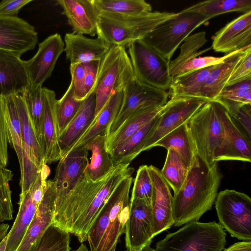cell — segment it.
<instances>
[{
    "mask_svg": "<svg viewBox=\"0 0 251 251\" xmlns=\"http://www.w3.org/2000/svg\"><path fill=\"white\" fill-rule=\"evenodd\" d=\"M152 240L148 242L139 251H154V249L151 246ZM125 251H130L126 249Z\"/></svg>",
    "mask_w": 251,
    "mask_h": 251,
    "instance_id": "56",
    "label": "cell"
},
{
    "mask_svg": "<svg viewBox=\"0 0 251 251\" xmlns=\"http://www.w3.org/2000/svg\"><path fill=\"white\" fill-rule=\"evenodd\" d=\"M129 165H119L114 167L88 208L74 225L71 234H74L80 243L87 240L88 234L99 213L115 189L122 180L134 173V168Z\"/></svg>",
    "mask_w": 251,
    "mask_h": 251,
    "instance_id": "13",
    "label": "cell"
},
{
    "mask_svg": "<svg viewBox=\"0 0 251 251\" xmlns=\"http://www.w3.org/2000/svg\"><path fill=\"white\" fill-rule=\"evenodd\" d=\"M148 167L153 185L151 205L154 237L174 225L173 196L160 170L152 165Z\"/></svg>",
    "mask_w": 251,
    "mask_h": 251,
    "instance_id": "18",
    "label": "cell"
},
{
    "mask_svg": "<svg viewBox=\"0 0 251 251\" xmlns=\"http://www.w3.org/2000/svg\"><path fill=\"white\" fill-rule=\"evenodd\" d=\"M55 200L54 184L53 180H47L44 197L16 251H31L45 231L52 224Z\"/></svg>",
    "mask_w": 251,
    "mask_h": 251,
    "instance_id": "21",
    "label": "cell"
},
{
    "mask_svg": "<svg viewBox=\"0 0 251 251\" xmlns=\"http://www.w3.org/2000/svg\"><path fill=\"white\" fill-rule=\"evenodd\" d=\"M132 182V175L122 180L101 209L88 236L90 251H116L128 218Z\"/></svg>",
    "mask_w": 251,
    "mask_h": 251,
    "instance_id": "2",
    "label": "cell"
},
{
    "mask_svg": "<svg viewBox=\"0 0 251 251\" xmlns=\"http://www.w3.org/2000/svg\"><path fill=\"white\" fill-rule=\"evenodd\" d=\"M222 177L217 162L208 165L199 157L195 159L183 186L173 197L175 226L198 221L212 208Z\"/></svg>",
    "mask_w": 251,
    "mask_h": 251,
    "instance_id": "1",
    "label": "cell"
},
{
    "mask_svg": "<svg viewBox=\"0 0 251 251\" xmlns=\"http://www.w3.org/2000/svg\"><path fill=\"white\" fill-rule=\"evenodd\" d=\"M13 176L11 170L6 168L0 169V222L13 219V208L9 186Z\"/></svg>",
    "mask_w": 251,
    "mask_h": 251,
    "instance_id": "45",
    "label": "cell"
},
{
    "mask_svg": "<svg viewBox=\"0 0 251 251\" xmlns=\"http://www.w3.org/2000/svg\"><path fill=\"white\" fill-rule=\"evenodd\" d=\"M160 113L109 154L114 166L130 164L142 152L147 140L158 123Z\"/></svg>",
    "mask_w": 251,
    "mask_h": 251,
    "instance_id": "32",
    "label": "cell"
},
{
    "mask_svg": "<svg viewBox=\"0 0 251 251\" xmlns=\"http://www.w3.org/2000/svg\"><path fill=\"white\" fill-rule=\"evenodd\" d=\"M64 47L58 33L49 36L39 44L36 54L29 60L25 61L30 87H42L45 81L50 76Z\"/></svg>",
    "mask_w": 251,
    "mask_h": 251,
    "instance_id": "16",
    "label": "cell"
},
{
    "mask_svg": "<svg viewBox=\"0 0 251 251\" xmlns=\"http://www.w3.org/2000/svg\"><path fill=\"white\" fill-rule=\"evenodd\" d=\"M120 109L106 130V138L112 134L131 115L139 111L164 106L169 93L141 83L135 78L124 89Z\"/></svg>",
    "mask_w": 251,
    "mask_h": 251,
    "instance_id": "11",
    "label": "cell"
},
{
    "mask_svg": "<svg viewBox=\"0 0 251 251\" xmlns=\"http://www.w3.org/2000/svg\"><path fill=\"white\" fill-rule=\"evenodd\" d=\"M124 95L123 90L116 92L110 98L101 110L95 117L89 126L67 153L73 150L82 148L98 135H106L107 127L115 119L120 109Z\"/></svg>",
    "mask_w": 251,
    "mask_h": 251,
    "instance_id": "28",
    "label": "cell"
},
{
    "mask_svg": "<svg viewBox=\"0 0 251 251\" xmlns=\"http://www.w3.org/2000/svg\"><path fill=\"white\" fill-rule=\"evenodd\" d=\"M216 106L222 125L224 137L214 153V162L238 160L251 162V141L239 129L222 105L216 101Z\"/></svg>",
    "mask_w": 251,
    "mask_h": 251,
    "instance_id": "14",
    "label": "cell"
},
{
    "mask_svg": "<svg viewBox=\"0 0 251 251\" xmlns=\"http://www.w3.org/2000/svg\"><path fill=\"white\" fill-rule=\"evenodd\" d=\"M153 185L148 165L139 167L134 180L130 200L143 199L151 201Z\"/></svg>",
    "mask_w": 251,
    "mask_h": 251,
    "instance_id": "46",
    "label": "cell"
},
{
    "mask_svg": "<svg viewBox=\"0 0 251 251\" xmlns=\"http://www.w3.org/2000/svg\"><path fill=\"white\" fill-rule=\"evenodd\" d=\"M20 57L0 50V97L20 94L30 87L25 61Z\"/></svg>",
    "mask_w": 251,
    "mask_h": 251,
    "instance_id": "22",
    "label": "cell"
},
{
    "mask_svg": "<svg viewBox=\"0 0 251 251\" xmlns=\"http://www.w3.org/2000/svg\"><path fill=\"white\" fill-rule=\"evenodd\" d=\"M106 134L100 135L82 147L92 152L90 162H88L84 171L94 182L107 176L115 167L106 150Z\"/></svg>",
    "mask_w": 251,
    "mask_h": 251,
    "instance_id": "33",
    "label": "cell"
},
{
    "mask_svg": "<svg viewBox=\"0 0 251 251\" xmlns=\"http://www.w3.org/2000/svg\"><path fill=\"white\" fill-rule=\"evenodd\" d=\"M231 117L239 129L251 141V105L243 106Z\"/></svg>",
    "mask_w": 251,
    "mask_h": 251,
    "instance_id": "52",
    "label": "cell"
},
{
    "mask_svg": "<svg viewBox=\"0 0 251 251\" xmlns=\"http://www.w3.org/2000/svg\"><path fill=\"white\" fill-rule=\"evenodd\" d=\"M31 0H3L0 3V14L16 17L20 10Z\"/></svg>",
    "mask_w": 251,
    "mask_h": 251,
    "instance_id": "53",
    "label": "cell"
},
{
    "mask_svg": "<svg viewBox=\"0 0 251 251\" xmlns=\"http://www.w3.org/2000/svg\"><path fill=\"white\" fill-rule=\"evenodd\" d=\"M157 146L174 151L181 158L188 169L198 157L187 123L168 133L157 141L153 147Z\"/></svg>",
    "mask_w": 251,
    "mask_h": 251,
    "instance_id": "31",
    "label": "cell"
},
{
    "mask_svg": "<svg viewBox=\"0 0 251 251\" xmlns=\"http://www.w3.org/2000/svg\"><path fill=\"white\" fill-rule=\"evenodd\" d=\"M83 101L75 98L71 83L62 97L56 100L55 111L59 136L76 115Z\"/></svg>",
    "mask_w": 251,
    "mask_h": 251,
    "instance_id": "43",
    "label": "cell"
},
{
    "mask_svg": "<svg viewBox=\"0 0 251 251\" xmlns=\"http://www.w3.org/2000/svg\"><path fill=\"white\" fill-rule=\"evenodd\" d=\"M224 251H251V241H243L234 243Z\"/></svg>",
    "mask_w": 251,
    "mask_h": 251,
    "instance_id": "54",
    "label": "cell"
},
{
    "mask_svg": "<svg viewBox=\"0 0 251 251\" xmlns=\"http://www.w3.org/2000/svg\"><path fill=\"white\" fill-rule=\"evenodd\" d=\"M251 46V11L227 24L213 37L211 48L228 54Z\"/></svg>",
    "mask_w": 251,
    "mask_h": 251,
    "instance_id": "20",
    "label": "cell"
},
{
    "mask_svg": "<svg viewBox=\"0 0 251 251\" xmlns=\"http://www.w3.org/2000/svg\"><path fill=\"white\" fill-rule=\"evenodd\" d=\"M101 60H94L85 63L86 73L84 83V96L86 99L94 92L98 76Z\"/></svg>",
    "mask_w": 251,
    "mask_h": 251,
    "instance_id": "51",
    "label": "cell"
},
{
    "mask_svg": "<svg viewBox=\"0 0 251 251\" xmlns=\"http://www.w3.org/2000/svg\"><path fill=\"white\" fill-rule=\"evenodd\" d=\"M214 65L177 76L172 79L169 95L171 98L200 97L203 82Z\"/></svg>",
    "mask_w": 251,
    "mask_h": 251,
    "instance_id": "35",
    "label": "cell"
},
{
    "mask_svg": "<svg viewBox=\"0 0 251 251\" xmlns=\"http://www.w3.org/2000/svg\"><path fill=\"white\" fill-rule=\"evenodd\" d=\"M6 108V120L8 130L9 144L15 150L20 166L30 158L26 146L23 140L21 126L13 95L4 97Z\"/></svg>",
    "mask_w": 251,
    "mask_h": 251,
    "instance_id": "39",
    "label": "cell"
},
{
    "mask_svg": "<svg viewBox=\"0 0 251 251\" xmlns=\"http://www.w3.org/2000/svg\"><path fill=\"white\" fill-rule=\"evenodd\" d=\"M9 225L7 224L0 223V242L7 234Z\"/></svg>",
    "mask_w": 251,
    "mask_h": 251,
    "instance_id": "55",
    "label": "cell"
},
{
    "mask_svg": "<svg viewBox=\"0 0 251 251\" xmlns=\"http://www.w3.org/2000/svg\"><path fill=\"white\" fill-rule=\"evenodd\" d=\"M38 42L34 27L18 16L0 14V50L20 56L33 50Z\"/></svg>",
    "mask_w": 251,
    "mask_h": 251,
    "instance_id": "17",
    "label": "cell"
},
{
    "mask_svg": "<svg viewBox=\"0 0 251 251\" xmlns=\"http://www.w3.org/2000/svg\"><path fill=\"white\" fill-rule=\"evenodd\" d=\"M56 2L62 8V14L67 17L73 33L97 34L100 12L94 0H58Z\"/></svg>",
    "mask_w": 251,
    "mask_h": 251,
    "instance_id": "23",
    "label": "cell"
},
{
    "mask_svg": "<svg viewBox=\"0 0 251 251\" xmlns=\"http://www.w3.org/2000/svg\"><path fill=\"white\" fill-rule=\"evenodd\" d=\"M164 106L145 109L129 117L110 136L106 138V150L110 154L128 138L151 121L164 108Z\"/></svg>",
    "mask_w": 251,
    "mask_h": 251,
    "instance_id": "34",
    "label": "cell"
},
{
    "mask_svg": "<svg viewBox=\"0 0 251 251\" xmlns=\"http://www.w3.org/2000/svg\"><path fill=\"white\" fill-rule=\"evenodd\" d=\"M100 12L138 15L151 12V6L144 0H94Z\"/></svg>",
    "mask_w": 251,
    "mask_h": 251,
    "instance_id": "40",
    "label": "cell"
},
{
    "mask_svg": "<svg viewBox=\"0 0 251 251\" xmlns=\"http://www.w3.org/2000/svg\"><path fill=\"white\" fill-rule=\"evenodd\" d=\"M206 99L194 97L171 98L164 105L158 123L147 140L143 151L153 148L155 143L169 132L187 123L206 102Z\"/></svg>",
    "mask_w": 251,
    "mask_h": 251,
    "instance_id": "12",
    "label": "cell"
},
{
    "mask_svg": "<svg viewBox=\"0 0 251 251\" xmlns=\"http://www.w3.org/2000/svg\"><path fill=\"white\" fill-rule=\"evenodd\" d=\"M20 122L22 135L32 162L38 168L44 166L43 151L21 93L13 95Z\"/></svg>",
    "mask_w": 251,
    "mask_h": 251,
    "instance_id": "30",
    "label": "cell"
},
{
    "mask_svg": "<svg viewBox=\"0 0 251 251\" xmlns=\"http://www.w3.org/2000/svg\"><path fill=\"white\" fill-rule=\"evenodd\" d=\"M161 174L176 193L183 186L187 175L188 168L181 158L171 150H168L166 160Z\"/></svg>",
    "mask_w": 251,
    "mask_h": 251,
    "instance_id": "41",
    "label": "cell"
},
{
    "mask_svg": "<svg viewBox=\"0 0 251 251\" xmlns=\"http://www.w3.org/2000/svg\"><path fill=\"white\" fill-rule=\"evenodd\" d=\"M175 14L158 11L138 15L100 12L97 35L110 47H125L135 41L143 39L158 25Z\"/></svg>",
    "mask_w": 251,
    "mask_h": 251,
    "instance_id": "3",
    "label": "cell"
},
{
    "mask_svg": "<svg viewBox=\"0 0 251 251\" xmlns=\"http://www.w3.org/2000/svg\"><path fill=\"white\" fill-rule=\"evenodd\" d=\"M227 55V54L222 57L206 56L196 57L183 67L177 76L217 64L223 61Z\"/></svg>",
    "mask_w": 251,
    "mask_h": 251,
    "instance_id": "50",
    "label": "cell"
},
{
    "mask_svg": "<svg viewBox=\"0 0 251 251\" xmlns=\"http://www.w3.org/2000/svg\"><path fill=\"white\" fill-rule=\"evenodd\" d=\"M222 105L231 117L245 105H251V78L226 86L213 100Z\"/></svg>",
    "mask_w": 251,
    "mask_h": 251,
    "instance_id": "36",
    "label": "cell"
},
{
    "mask_svg": "<svg viewBox=\"0 0 251 251\" xmlns=\"http://www.w3.org/2000/svg\"><path fill=\"white\" fill-rule=\"evenodd\" d=\"M135 79L142 83L167 91L172 78L169 62L142 40L127 46Z\"/></svg>",
    "mask_w": 251,
    "mask_h": 251,
    "instance_id": "9",
    "label": "cell"
},
{
    "mask_svg": "<svg viewBox=\"0 0 251 251\" xmlns=\"http://www.w3.org/2000/svg\"><path fill=\"white\" fill-rule=\"evenodd\" d=\"M70 71L71 75V82L75 98L79 100H83L84 83L86 73L84 63L71 64Z\"/></svg>",
    "mask_w": 251,
    "mask_h": 251,
    "instance_id": "48",
    "label": "cell"
},
{
    "mask_svg": "<svg viewBox=\"0 0 251 251\" xmlns=\"http://www.w3.org/2000/svg\"><path fill=\"white\" fill-rule=\"evenodd\" d=\"M197 12L212 18L219 15L232 12L243 13L251 11V0H211L196 3L183 9Z\"/></svg>",
    "mask_w": 251,
    "mask_h": 251,
    "instance_id": "38",
    "label": "cell"
},
{
    "mask_svg": "<svg viewBox=\"0 0 251 251\" xmlns=\"http://www.w3.org/2000/svg\"><path fill=\"white\" fill-rule=\"evenodd\" d=\"M88 155V151L80 148L69 152L59 160L52 180L55 188L54 208L61 203L84 173L89 162Z\"/></svg>",
    "mask_w": 251,
    "mask_h": 251,
    "instance_id": "19",
    "label": "cell"
},
{
    "mask_svg": "<svg viewBox=\"0 0 251 251\" xmlns=\"http://www.w3.org/2000/svg\"><path fill=\"white\" fill-rule=\"evenodd\" d=\"M73 251H90L88 250L86 245L83 243H81L79 246L75 250Z\"/></svg>",
    "mask_w": 251,
    "mask_h": 251,
    "instance_id": "58",
    "label": "cell"
},
{
    "mask_svg": "<svg viewBox=\"0 0 251 251\" xmlns=\"http://www.w3.org/2000/svg\"><path fill=\"white\" fill-rule=\"evenodd\" d=\"M21 94L25 99L41 146L45 102V87H39L33 88L29 87Z\"/></svg>",
    "mask_w": 251,
    "mask_h": 251,
    "instance_id": "42",
    "label": "cell"
},
{
    "mask_svg": "<svg viewBox=\"0 0 251 251\" xmlns=\"http://www.w3.org/2000/svg\"><path fill=\"white\" fill-rule=\"evenodd\" d=\"M111 172L104 178L94 182L84 171L74 187L54 208L52 225L71 234L74 225L88 208Z\"/></svg>",
    "mask_w": 251,
    "mask_h": 251,
    "instance_id": "10",
    "label": "cell"
},
{
    "mask_svg": "<svg viewBox=\"0 0 251 251\" xmlns=\"http://www.w3.org/2000/svg\"><path fill=\"white\" fill-rule=\"evenodd\" d=\"M64 41V51L71 64L101 60L110 48L98 37L89 38L73 32L65 34Z\"/></svg>",
    "mask_w": 251,
    "mask_h": 251,
    "instance_id": "25",
    "label": "cell"
},
{
    "mask_svg": "<svg viewBox=\"0 0 251 251\" xmlns=\"http://www.w3.org/2000/svg\"><path fill=\"white\" fill-rule=\"evenodd\" d=\"M210 19L199 13L183 10L160 24L142 40L170 61L180 44Z\"/></svg>",
    "mask_w": 251,
    "mask_h": 251,
    "instance_id": "6",
    "label": "cell"
},
{
    "mask_svg": "<svg viewBox=\"0 0 251 251\" xmlns=\"http://www.w3.org/2000/svg\"><path fill=\"white\" fill-rule=\"evenodd\" d=\"M125 233L126 247L130 251H139L152 240L153 236L151 201L130 199Z\"/></svg>",
    "mask_w": 251,
    "mask_h": 251,
    "instance_id": "15",
    "label": "cell"
},
{
    "mask_svg": "<svg viewBox=\"0 0 251 251\" xmlns=\"http://www.w3.org/2000/svg\"><path fill=\"white\" fill-rule=\"evenodd\" d=\"M7 239V234L4 237L0 242V251H5Z\"/></svg>",
    "mask_w": 251,
    "mask_h": 251,
    "instance_id": "57",
    "label": "cell"
},
{
    "mask_svg": "<svg viewBox=\"0 0 251 251\" xmlns=\"http://www.w3.org/2000/svg\"><path fill=\"white\" fill-rule=\"evenodd\" d=\"M219 224L233 237L251 241V199L232 189L218 193L215 201Z\"/></svg>",
    "mask_w": 251,
    "mask_h": 251,
    "instance_id": "7",
    "label": "cell"
},
{
    "mask_svg": "<svg viewBox=\"0 0 251 251\" xmlns=\"http://www.w3.org/2000/svg\"><path fill=\"white\" fill-rule=\"evenodd\" d=\"M226 236L223 227L215 221L190 222L167 234L156 244L154 251H222Z\"/></svg>",
    "mask_w": 251,
    "mask_h": 251,
    "instance_id": "4",
    "label": "cell"
},
{
    "mask_svg": "<svg viewBox=\"0 0 251 251\" xmlns=\"http://www.w3.org/2000/svg\"><path fill=\"white\" fill-rule=\"evenodd\" d=\"M70 233L50 225L31 251H70Z\"/></svg>",
    "mask_w": 251,
    "mask_h": 251,
    "instance_id": "44",
    "label": "cell"
},
{
    "mask_svg": "<svg viewBox=\"0 0 251 251\" xmlns=\"http://www.w3.org/2000/svg\"><path fill=\"white\" fill-rule=\"evenodd\" d=\"M251 78V47L238 63L226 86L232 85Z\"/></svg>",
    "mask_w": 251,
    "mask_h": 251,
    "instance_id": "49",
    "label": "cell"
},
{
    "mask_svg": "<svg viewBox=\"0 0 251 251\" xmlns=\"http://www.w3.org/2000/svg\"><path fill=\"white\" fill-rule=\"evenodd\" d=\"M227 54L221 62L214 65L206 76L201 90L200 97L213 100L226 85L234 69L248 48Z\"/></svg>",
    "mask_w": 251,
    "mask_h": 251,
    "instance_id": "26",
    "label": "cell"
},
{
    "mask_svg": "<svg viewBox=\"0 0 251 251\" xmlns=\"http://www.w3.org/2000/svg\"><path fill=\"white\" fill-rule=\"evenodd\" d=\"M198 157L208 165L214 162V154L224 137L216 101L204 104L187 122Z\"/></svg>",
    "mask_w": 251,
    "mask_h": 251,
    "instance_id": "8",
    "label": "cell"
},
{
    "mask_svg": "<svg viewBox=\"0 0 251 251\" xmlns=\"http://www.w3.org/2000/svg\"><path fill=\"white\" fill-rule=\"evenodd\" d=\"M55 92L45 87V102L42 126L41 147L45 164L61 158L58 144V132L55 111Z\"/></svg>",
    "mask_w": 251,
    "mask_h": 251,
    "instance_id": "24",
    "label": "cell"
},
{
    "mask_svg": "<svg viewBox=\"0 0 251 251\" xmlns=\"http://www.w3.org/2000/svg\"><path fill=\"white\" fill-rule=\"evenodd\" d=\"M39 204L33 200L30 188L20 194L19 210L11 229L7 233L5 251H16L37 210Z\"/></svg>",
    "mask_w": 251,
    "mask_h": 251,
    "instance_id": "29",
    "label": "cell"
},
{
    "mask_svg": "<svg viewBox=\"0 0 251 251\" xmlns=\"http://www.w3.org/2000/svg\"><path fill=\"white\" fill-rule=\"evenodd\" d=\"M96 96L94 92L83 101L76 115L58 137L61 158L79 139L95 118Z\"/></svg>",
    "mask_w": 251,
    "mask_h": 251,
    "instance_id": "27",
    "label": "cell"
},
{
    "mask_svg": "<svg viewBox=\"0 0 251 251\" xmlns=\"http://www.w3.org/2000/svg\"><path fill=\"white\" fill-rule=\"evenodd\" d=\"M134 73L125 47L112 46L100 61L94 93L96 117L116 92L123 90L134 78Z\"/></svg>",
    "mask_w": 251,
    "mask_h": 251,
    "instance_id": "5",
    "label": "cell"
},
{
    "mask_svg": "<svg viewBox=\"0 0 251 251\" xmlns=\"http://www.w3.org/2000/svg\"><path fill=\"white\" fill-rule=\"evenodd\" d=\"M207 41L206 32L204 31L189 35L184 40L177 57L169 62V72L172 79L177 76L183 67L190 61L212 49L211 47L199 50Z\"/></svg>",
    "mask_w": 251,
    "mask_h": 251,
    "instance_id": "37",
    "label": "cell"
},
{
    "mask_svg": "<svg viewBox=\"0 0 251 251\" xmlns=\"http://www.w3.org/2000/svg\"><path fill=\"white\" fill-rule=\"evenodd\" d=\"M8 130L5 98L0 97V169L5 168L8 160Z\"/></svg>",
    "mask_w": 251,
    "mask_h": 251,
    "instance_id": "47",
    "label": "cell"
}]
</instances>
